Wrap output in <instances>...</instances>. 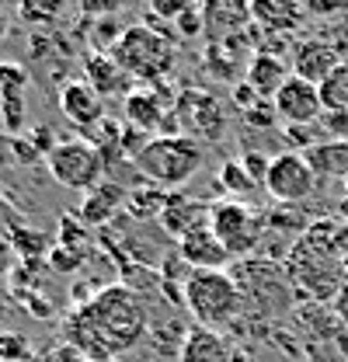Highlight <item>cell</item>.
Instances as JSON below:
<instances>
[{
  "label": "cell",
  "instance_id": "6da1fadb",
  "mask_svg": "<svg viewBox=\"0 0 348 362\" xmlns=\"http://www.w3.org/2000/svg\"><path fill=\"white\" fill-rule=\"evenodd\" d=\"M143 331H146V307L129 286L98 289V296L81 303V310L66 324L70 349H77L84 359L94 362L126 352L143 338Z\"/></svg>",
  "mask_w": 348,
  "mask_h": 362
},
{
  "label": "cell",
  "instance_id": "7a4b0ae2",
  "mask_svg": "<svg viewBox=\"0 0 348 362\" xmlns=\"http://www.w3.org/2000/svg\"><path fill=\"white\" fill-rule=\"evenodd\" d=\"M132 164L143 175V181H150V185H157L164 192H178L206 164V146L199 139H192V136L161 133L150 136V143L139 150V157Z\"/></svg>",
  "mask_w": 348,
  "mask_h": 362
},
{
  "label": "cell",
  "instance_id": "3957f363",
  "mask_svg": "<svg viewBox=\"0 0 348 362\" xmlns=\"http://www.w3.org/2000/svg\"><path fill=\"white\" fill-rule=\"evenodd\" d=\"M181 307L195 317V327L223 334L240 317L244 296L230 272H192V279L185 282Z\"/></svg>",
  "mask_w": 348,
  "mask_h": 362
},
{
  "label": "cell",
  "instance_id": "277c9868",
  "mask_svg": "<svg viewBox=\"0 0 348 362\" xmlns=\"http://www.w3.org/2000/svg\"><path fill=\"white\" fill-rule=\"evenodd\" d=\"M112 56L132 81H143V84H164L171 77L174 63H178L174 39L161 35L146 21H136L129 28H122V39L115 42Z\"/></svg>",
  "mask_w": 348,
  "mask_h": 362
},
{
  "label": "cell",
  "instance_id": "5b68a950",
  "mask_svg": "<svg viewBox=\"0 0 348 362\" xmlns=\"http://www.w3.org/2000/svg\"><path fill=\"white\" fill-rule=\"evenodd\" d=\"M265 216L258 209H251L248 202L237 199H219L209 202V230L216 233V240L233 255H255L265 240Z\"/></svg>",
  "mask_w": 348,
  "mask_h": 362
},
{
  "label": "cell",
  "instance_id": "8992f818",
  "mask_svg": "<svg viewBox=\"0 0 348 362\" xmlns=\"http://www.w3.org/2000/svg\"><path fill=\"white\" fill-rule=\"evenodd\" d=\"M171 119H174V133L192 136L202 146L206 143H219L226 133V112L213 90L202 88H185L178 90L171 105Z\"/></svg>",
  "mask_w": 348,
  "mask_h": 362
},
{
  "label": "cell",
  "instance_id": "52a82bcc",
  "mask_svg": "<svg viewBox=\"0 0 348 362\" xmlns=\"http://www.w3.org/2000/svg\"><path fill=\"white\" fill-rule=\"evenodd\" d=\"M45 168H49V175L59 181L63 188L84 192V195L105 181V164H101V157L94 153V146L87 143L84 136H81V139H77V136H74V139H59V143L49 150Z\"/></svg>",
  "mask_w": 348,
  "mask_h": 362
},
{
  "label": "cell",
  "instance_id": "ba28073f",
  "mask_svg": "<svg viewBox=\"0 0 348 362\" xmlns=\"http://www.w3.org/2000/svg\"><path fill=\"white\" fill-rule=\"evenodd\" d=\"M265 192L282 206H300L317 192V175L300 150H282L268 160Z\"/></svg>",
  "mask_w": 348,
  "mask_h": 362
},
{
  "label": "cell",
  "instance_id": "9c48e42d",
  "mask_svg": "<svg viewBox=\"0 0 348 362\" xmlns=\"http://www.w3.org/2000/svg\"><path fill=\"white\" fill-rule=\"evenodd\" d=\"M272 108H275V119L282 126H317L320 115H324L320 90L300 81V77H289L279 88V94L272 98Z\"/></svg>",
  "mask_w": 348,
  "mask_h": 362
},
{
  "label": "cell",
  "instance_id": "30bf717a",
  "mask_svg": "<svg viewBox=\"0 0 348 362\" xmlns=\"http://www.w3.org/2000/svg\"><path fill=\"white\" fill-rule=\"evenodd\" d=\"M122 112H126V126L139 129V133H174L171 105L161 98V88H132L122 101Z\"/></svg>",
  "mask_w": 348,
  "mask_h": 362
},
{
  "label": "cell",
  "instance_id": "8fae6325",
  "mask_svg": "<svg viewBox=\"0 0 348 362\" xmlns=\"http://www.w3.org/2000/svg\"><path fill=\"white\" fill-rule=\"evenodd\" d=\"M342 63H345V56H342V49L335 42H327V39H303V42L293 45L289 70H293V77L320 88Z\"/></svg>",
  "mask_w": 348,
  "mask_h": 362
},
{
  "label": "cell",
  "instance_id": "7c38bea8",
  "mask_svg": "<svg viewBox=\"0 0 348 362\" xmlns=\"http://www.w3.org/2000/svg\"><path fill=\"white\" fill-rule=\"evenodd\" d=\"M178 255L192 272H226V265L233 262V255L219 244L209 226H199L188 237H181L178 240Z\"/></svg>",
  "mask_w": 348,
  "mask_h": 362
},
{
  "label": "cell",
  "instance_id": "4fadbf2b",
  "mask_svg": "<svg viewBox=\"0 0 348 362\" xmlns=\"http://www.w3.org/2000/svg\"><path fill=\"white\" fill-rule=\"evenodd\" d=\"M161 230L174 237V240H181V237H188L192 230H199V226H209V202H202V199H192L188 192H171L168 195V202H164V209H161Z\"/></svg>",
  "mask_w": 348,
  "mask_h": 362
},
{
  "label": "cell",
  "instance_id": "5bb4252c",
  "mask_svg": "<svg viewBox=\"0 0 348 362\" xmlns=\"http://www.w3.org/2000/svg\"><path fill=\"white\" fill-rule=\"evenodd\" d=\"M59 108H63V115H66L81 133H87L91 126H98V122L108 115V112H105V98L91 88L87 81H66V84L59 88Z\"/></svg>",
  "mask_w": 348,
  "mask_h": 362
},
{
  "label": "cell",
  "instance_id": "9a60e30c",
  "mask_svg": "<svg viewBox=\"0 0 348 362\" xmlns=\"http://www.w3.org/2000/svg\"><path fill=\"white\" fill-rule=\"evenodd\" d=\"M84 81L101 98H115V94H129L132 90V77L115 63L112 52H101V49H91L84 56Z\"/></svg>",
  "mask_w": 348,
  "mask_h": 362
},
{
  "label": "cell",
  "instance_id": "2e32d148",
  "mask_svg": "<svg viewBox=\"0 0 348 362\" xmlns=\"http://www.w3.org/2000/svg\"><path fill=\"white\" fill-rule=\"evenodd\" d=\"M126 188L115 185V181H101L98 188H91L81 202V223L91 230V226H105L112 223L122 209H126Z\"/></svg>",
  "mask_w": 348,
  "mask_h": 362
},
{
  "label": "cell",
  "instance_id": "e0dca14e",
  "mask_svg": "<svg viewBox=\"0 0 348 362\" xmlns=\"http://www.w3.org/2000/svg\"><path fill=\"white\" fill-rule=\"evenodd\" d=\"M289 77H293V70H289V63H286L282 56H275V52H268V49H258V52L248 59V77H244V81L258 90V98L272 101Z\"/></svg>",
  "mask_w": 348,
  "mask_h": 362
},
{
  "label": "cell",
  "instance_id": "ac0fdd59",
  "mask_svg": "<svg viewBox=\"0 0 348 362\" xmlns=\"http://www.w3.org/2000/svg\"><path fill=\"white\" fill-rule=\"evenodd\" d=\"M178 362H233V352L219 331L192 327L178 349Z\"/></svg>",
  "mask_w": 348,
  "mask_h": 362
},
{
  "label": "cell",
  "instance_id": "d6986e66",
  "mask_svg": "<svg viewBox=\"0 0 348 362\" xmlns=\"http://www.w3.org/2000/svg\"><path fill=\"white\" fill-rule=\"evenodd\" d=\"M206 32L216 42H233L244 35V25L251 21V7L244 4H206Z\"/></svg>",
  "mask_w": 348,
  "mask_h": 362
},
{
  "label": "cell",
  "instance_id": "ffe728a7",
  "mask_svg": "<svg viewBox=\"0 0 348 362\" xmlns=\"http://www.w3.org/2000/svg\"><path fill=\"white\" fill-rule=\"evenodd\" d=\"M122 129H126V122H119V119L105 115L98 126H91V129L84 133V139L94 146V153L101 157L105 171H112L115 164H122V160H126V150H122Z\"/></svg>",
  "mask_w": 348,
  "mask_h": 362
},
{
  "label": "cell",
  "instance_id": "44dd1931",
  "mask_svg": "<svg viewBox=\"0 0 348 362\" xmlns=\"http://www.w3.org/2000/svg\"><path fill=\"white\" fill-rule=\"evenodd\" d=\"M248 7H251V21L261 32H293L303 21V7L286 4V0H258Z\"/></svg>",
  "mask_w": 348,
  "mask_h": 362
},
{
  "label": "cell",
  "instance_id": "7402d4cb",
  "mask_svg": "<svg viewBox=\"0 0 348 362\" xmlns=\"http://www.w3.org/2000/svg\"><path fill=\"white\" fill-rule=\"evenodd\" d=\"M313 168L317 181L320 178H348V139H324L313 150L303 153Z\"/></svg>",
  "mask_w": 348,
  "mask_h": 362
},
{
  "label": "cell",
  "instance_id": "603a6c76",
  "mask_svg": "<svg viewBox=\"0 0 348 362\" xmlns=\"http://www.w3.org/2000/svg\"><path fill=\"white\" fill-rule=\"evenodd\" d=\"M168 195H171V192H164V188H157V185H150V181L139 185V188H129V195H126V213H129L136 223L161 220V209H164Z\"/></svg>",
  "mask_w": 348,
  "mask_h": 362
},
{
  "label": "cell",
  "instance_id": "cb8c5ba5",
  "mask_svg": "<svg viewBox=\"0 0 348 362\" xmlns=\"http://www.w3.org/2000/svg\"><path fill=\"white\" fill-rule=\"evenodd\" d=\"M317 90H320L324 112H331V115H348V59Z\"/></svg>",
  "mask_w": 348,
  "mask_h": 362
},
{
  "label": "cell",
  "instance_id": "d4e9b609",
  "mask_svg": "<svg viewBox=\"0 0 348 362\" xmlns=\"http://www.w3.org/2000/svg\"><path fill=\"white\" fill-rule=\"evenodd\" d=\"M28 88V74L21 63H0V101H21Z\"/></svg>",
  "mask_w": 348,
  "mask_h": 362
},
{
  "label": "cell",
  "instance_id": "484cf974",
  "mask_svg": "<svg viewBox=\"0 0 348 362\" xmlns=\"http://www.w3.org/2000/svg\"><path fill=\"white\" fill-rule=\"evenodd\" d=\"M219 188L230 192V195H248V192H255V181L240 168V160H226L219 168Z\"/></svg>",
  "mask_w": 348,
  "mask_h": 362
},
{
  "label": "cell",
  "instance_id": "4316f807",
  "mask_svg": "<svg viewBox=\"0 0 348 362\" xmlns=\"http://www.w3.org/2000/svg\"><path fill=\"white\" fill-rule=\"evenodd\" d=\"M171 28H174V39H199L206 32V11H202V4H188V11L174 21Z\"/></svg>",
  "mask_w": 348,
  "mask_h": 362
},
{
  "label": "cell",
  "instance_id": "83f0119b",
  "mask_svg": "<svg viewBox=\"0 0 348 362\" xmlns=\"http://www.w3.org/2000/svg\"><path fill=\"white\" fill-rule=\"evenodd\" d=\"M185 11H188V0H153L150 11H146V18L150 21H171L174 25Z\"/></svg>",
  "mask_w": 348,
  "mask_h": 362
},
{
  "label": "cell",
  "instance_id": "f1b7e54d",
  "mask_svg": "<svg viewBox=\"0 0 348 362\" xmlns=\"http://www.w3.org/2000/svg\"><path fill=\"white\" fill-rule=\"evenodd\" d=\"M87 240V226L74 223V216H63L59 220V247H74V251H84Z\"/></svg>",
  "mask_w": 348,
  "mask_h": 362
},
{
  "label": "cell",
  "instance_id": "f546056e",
  "mask_svg": "<svg viewBox=\"0 0 348 362\" xmlns=\"http://www.w3.org/2000/svg\"><path fill=\"white\" fill-rule=\"evenodd\" d=\"M268 160H272V157H265V153H258V150H248V153L240 157V168L251 175V181H255V185H265V175H268Z\"/></svg>",
  "mask_w": 348,
  "mask_h": 362
},
{
  "label": "cell",
  "instance_id": "4dcf8cb0",
  "mask_svg": "<svg viewBox=\"0 0 348 362\" xmlns=\"http://www.w3.org/2000/svg\"><path fill=\"white\" fill-rule=\"evenodd\" d=\"M11 146H14V160H21V164H39V160H42L45 164V157L39 153V146L28 139V133L14 136V139H11Z\"/></svg>",
  "mask_w": 348,
  "mask_h": 362
},
{
  "label": "cell",
  "instance_id": "1f68e13d",
  "mask_svg": "<svg viewBox=\"0 0 348 362\" xmlns=\"http://www.w3.org/2000/svg\"><path fill=\"white\" fill-rule=\"evenodd\" d=\"M261 101H265V98H258V90L251 88L248 81H237V84H233V105H237L240 112H251V108H258Z\"/></svg>",
  "mask_w": 348,
  "mask_h": 362
},
{
  "label": "cell",
  "instance_id": "d6a6232c",
  "mask_svg": "<svg viewBox=\"0 0 348 362\" xmlns=\"http://www.w3.org/2000/svg\"><path fill=\"white\" fill-rule=\"evenodd\" d=\"M49 262H52L56 272H74L84 262V255H77L74 247H56V251H49Z\"/></svg>",
  "mask_w": 348,
  "mask_h": 362
},
{
  "label": "cell",
  "instance_id": "836d02e7",
  "mask_svg": "<svg viewBox=\"0 0 348 362\" xmlns=\"http://www.w3.org/2000/svg\"><path fill=\"white\" fill-rule=\"evenodd\" d=\"M28 139L39 146V153H42V157H49V150L56 146V136H52V129H49V126H35V129L28 133Z\"/></svg>",
  "mask_w": 348,
  "mask_h": 362
},
{
  "label": "cell",
  "instance_id": "e575fe53",
  "mask_svg": "<svg viewBox=\"0 0 348 362\" xmlns=\"http://www.w3.org/2000/svg\"><path fill=\"white\" fill-rule=\"evenodd\" d=\"M14 258H18V251H14L7 240H0V275H7V272H11Z\"/></svg>",
  "mask_w": 348,
  "mask_h": 362
},
{
  "label": "cell",
  "instance_id": "d590c367",
  "mask_svg": "<svg viewBox=\"0 0 348 362\" xmlns=\"http://www.w3.org/2000/svg\"><path fill=\"white\" fill-rule=\"evenodd\" d=\"M11 139H14V136L0 133V168H7V164L14 160V146H11Z\"/></svg>",
  "mask_w": 348,
  "mask_h": 362
},
{
  "label": "cell",
  "instance_id": "8d00e7d4",
  "mask_svg": "<svg viewBox=\"0 0 348 362\" xmlns=\"http://www.w3.org/2000/svg\"><path fill=\"white\" fill-rule=\"evenodd\" d=\"M335 303H338V314H342V320L348 324V282L338 289V300H335Z\"/></svg>",
  "mask_w": 348,
  "mask_h": 362
},
{
  "label": "cell",
  "instance_id": "74e56055",
  "mask_svg": "<svg viewBox=\"0 0 348 362\" xmlns=\"http://www.w3.org/2000/svg\"><path fill=\"white\" fill-rule=\"evenodd\" d=\"M7 28H11V25H7V14H4V7H0V39L7 35Z\"/></svg>",
  "mask_w": 348,
  "mask_h": 362
},
{
  "label": "cell",
  "instance_id": "f35d334b",
  "mask_svg": "<svg viewBox=\"0 0 348 362\" xmlns=\"http://www.w3.org/2000/svg\"><path fill=\"white\" fill-rule=\"evenodd\" d=\"M0 126H4V115H0Z\"/></svg>",
  "mask_w": 348,
  "mask_h": 362
}]
</instances>
